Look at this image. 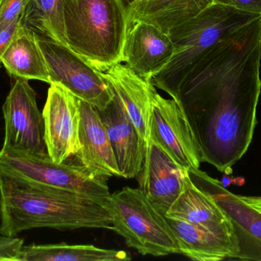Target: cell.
Returning <instances> with one entry per match:
<instances>
[{"mask_svg": "<svg viewBox=\"0 0 261 261\" xmlns=\"http://www.w3.org/2000/svg\"><path fill=\"white\" fill-rule=\"evenodd\" d=\"M261 15L216 44L170 95L202 161L227 173L248 151L261 92Z\"/></svg>", "mask_w": 261, "mask_h": 261, "instance_id": "obj_1", "label": "cell"}, {"mask_svg": "<svg viewBox=\"0 0 261 261\" xmlns=\"http://www.w3.org/2000/svg\"><path fill=\"white\" fill-rule=\"evenodd\" d=\"M113 221L101 204L72 192L0 172V234L48 228L112 230Z\"/></svg>", "mask_w": 261, "mask_h": 261, "instance_id": "obj_2", "label": "cell"}, {"mask_svg": "<svg viewBox=\"0 0 261 261\" xmlns=\"http://www.w3.org/2000/svg\"><path fill=\"white\" fill-rule=\"evenodd\" d=\"M261 15L214 4L168 32L173 57L152 78L154 87L169 95L176 91L195 65L216 44L229 38Z\"/></svg>", "mask_w": 261, "mask_h": 261, "instance_id": "obj_3", "label": "cell"}, {"mask_svg": "<svg viewBox=\"0 0 261 261\" xmlns=\"http://www.w3.org/2000/svg\"><path fill=\"white\" fill-rule=\"evenodd\" d=\"M67 45L101 70L122 62L128 29L120 0H64Z\"/></svg>", "mask_w": 261, "mask_h": 261, "instance_id": "obj_4", "label": "cell"}, {"mask_svg": "<svg viewBox=\"0 0 261 261\" xmlns=\"http://www.w3.org/2000/svg\"><path fill=\"white\" fill-rule=\"evenodd\" d=\"M106 207L111 215L112 231L122 236L129 248L154 257L179 254L165 216L152 205L139 188L125 187L110 194Z\"/></svg>", "mask_w": 261, "mask_h": 261, "instance_id": "obj_5", "label": "cell"}, {"mask_svg": "<svg viewBox=\"0 0 261 261\" xmlns=\"http://www.w3.org/2000/svg\"><path fill=\"white\" fill-rule=\"evenodd\" d=\"M0 172L72 192L105 207L110 196L108 178L94 174L71 159L55 163L50 157L0 150Z\"/></svg>", "mask_w": 261, "mask_h": 261, "instance_id": "obj_6", "label": "cell"}, {"mask_svg": "<svg viewBox=\"0 0 261 261\" xmlns=\"http://www.w3.org/2000/svg\"><path fill=\"white\" fill-rule=\"evenodd\" d=\"M45 58L50 84L65 87L78 99L97 110L107 108L114 93L101 70L64 44L38 36Z\"/></svg>", "mask_w": 261, "mask_h": 261, "instance_id": "obj_7", "label": "cell"}, {"mask_svg": "<svg viewBox=\"0 0 261 261\" xmlns=\"http://www.w3.org/2000/svg\"><path fill=\"white\" fill-rule=\"evenodd\" d=\"M3 113L5 134L1 150L50 157L44 139V118L29 80L15 79L3 104Z\"/></svg>", "mask_w": 261, "mask_h": 261, "instance_id": "obj_8", "label": "cell"}, {"mask_svg": "<svg viewBox=\"0 0 261 261\" xmlns=\"http://www.w3.org/2000/svg\"><path fill=\"white\" fill-rule=\"evenodd\" d=\"M188 175L192 182L216 202L232 224L239 248L236 260L261 261L260 210L199 169H190Z\"/></svg>", "mask_w": 261, "mask_h": 261, "instance_id": "obj_9", "label": "cell"}, {"mask_svg": "<svg viewBox=\"0 0 261 261\" xmlns=\"http://www.w3.org/2000/svg\"><path fill=\"white\" fill-rule=\"evenodd\" d=\"M150 136L178 165L199 169L202 154L176 101L165 99L153 89Z\"/></svg>", "mask_w": 261, "mask_h": 261, "instance_id": "obj_10", "label": "cell"}, {"mask_svg": "<svg viewBox=\"0 0 261 261\" xmlns=\"http://www.w3.org/2000/svg\"><path fill=\"white\" fill-rule=\"evenodd\" d=\"M47 153L55 163L74 158L80 150L78 98L61 84H50L42 111Z\"/></svg>", "mask_w": 261, "mask_h": 261, "instance_id": "obj_11", "label": "cell"}, {"mask_svg": "<svg viewBox=\"0 0 261 261\" xmlns=\"http://www.w3.org/2000/svg\"><path fill=\"white\" fill-rule=\"evenodd\" d=\"M138 176L140 189L152 205L165 216L184 191L188 170L178 165L149 137L144 165Z\"/></svg>", "mask_w": 261, "mask_h": 261, "instance_id": "obj_12", "label": "cell"}, {"mask_svg": "<svg viewBox=\"0 0 261 261\" xmlns=\"http://www.w3.org/2000/svg\"><path fill=\"white\" fill-rule=\"evenodd\" d=\"M173 52L168 33L156 26L141 21L128 26L122 62L140 78L152 81L170 61Z\"/></svg>", "mask_w": 261, "mask_h": 261, "instance_id": "obj_13", "label": "cell"}, {"mask_svg": "<svg viewBox=\"0 0 261 261\" xmlns=\"http://www.w3.org/2000/svg\"><path fill=\"white\" fill-rule=\"evenodd\" d=\"M97 110L107 129L120 177H137L144 165L147 143L141 137L123 104L115 93L113 101L107 108Z\"/></svg>", "mask_w": 261, "mask_h": 261, "instance_id": "obj_14", "label": "cell"}, {"mask_svg": "<svg viewBox=\"0 0 261 261\" xmlns=\"http://www.w3.org/2000/svg\"><path fill=\"white\" fill-rule=\"evenodd\" d=\"M80 150L75 159L97 176H120L114 153L97 109L78 99Z\"/></svg>", "mask_w": 261, "mask_h": 261, "instance_id": "obj_15", "label": "cell"}, {"mask_svg": "<svg viewBox=\"0 0 261 261\" xmlns=\"http://www.w3.org/2000/svg\"><path fill=\"white\" fill-rule=\"evenodd\" d=\"M106 79L123 104L140 135L146 143L150 136L152 81H145L126 65L116 63L101 69Z\"/></svg>", "mask_w": 261, "mask_h": 261, "instance_id": "obj_16", "label": "cell"}, {"mask_svg": "<svg viewBox=\"0 0 261 261\" xmlns=\"http://www.w3.org/2000/svg\"><path fill=\"white\" fill-rule=\"evenodd\" d=\"M165 216L203 227L238 243L232 224L226 215L210 196L192 182L189 175L184 191Z\"/></svg>", "mask_w": 261, "mask_h": 261, "instance_id": "obj_17", "label": "cell"}, {"mask_svg": "<svg viewBox=\"0 0 261 261\" xmlns=\"http://www.w3.org/2000/svg\"><path fill=\"white\" fill-rule=\"evenodd\" d=\"M166 219L176 238L179 254L198 261L233 260L237 257L239 248L234 241L199 225Z\"/></svg>", "mask_w": 261, "mask_h": 261, "instance_id": "obj_18", "label": "cell"}, {"mask_svg": "<svg viewBox=\"0 0 261 261\" xmlns=\"http://www.w3.org/2000/svg\"><path fill=\"white\" fill-rule=\"evenodd\" d=\"M215 0H136L127 10L128 26L134 21L150 23L168 33L199 15Z\"/></svg>", "mask_w": 261, "mask_h": 261, "instance_id": "obj_19", "label": "cell"}, {"mask_svg": "<svg viewBox=\"0 0 261 261\" xmlns=\"http://www.w3.org/2000/svg\"><path fill=\"white\" fill-rule=\"evenodd\" d=\"M8 74L15 79L38 80L50 84L48 68L35 33L18 28L2 57Z\"/></svg>", "mask_w": 261, "mask_h": 261, "instance_id": "obj_20", "label": "cell"}, {"mask_svg": "<svg viewBox=\"0 0 261 261\" xmlns=\"http://www.w3.org/2000/svg\"><path fill=\"white\" fill-rule=\"evenodd\" d=\"M125 251L103 249L93 245L66 243L23 245L18 261H122L130 260Z\"/></svg>", "mask_w": 261, "mask_h": 261, "instance_id": "obj_21", "label": "cell"}, {"mask_svg": "<svg viewBox=\"0 0 261 261\" xmlns=\"http://www.w3.org/2000/svg\"><path fill=\"white\" fill-rule=\"evenodd\" d=\"M64 0H30L21 24L38 36L67 46L64 18Z\"/></svg>", "mask_w": 261, "mask_h": 261, "instance_id": "obj_22", "label": "cell"}, {"mask_svg": "<svg viewBox=\"0 0 261 261\" xmlns=\"http://www.w3.org/2000/svg\"><path fill=\"white\" fill-rule=\"evenodd\" d=\"M30 0H2L0 3V30L22 15Z\"/></svg>", "mask_w": 261, "mask_h": 261, "instance_id": "obj_23", "label": "cell"}, {"mask_svg": "<svg viewBox=\"0 0 261 261\" xmlns=\"http://www.w3.org/2000/svg\"><path fill=\"white\" fill-rule=\"evenodd\" d=\"M24 240L0 234V261H18Z\"/></svg>", "mask_w": 261, "mask_h": 261, "instance_id": "obj_24", "label": "cell"}, {"mask_svg": "<svg viewBox=\"0 0 261 261\" xmlns=\"http://www.w3.org/2000/svg\"><path fill=\"white\" fill-rule=\"evenodd\" d=\"M214 3L261 15V0H215Z\"/></svg>", "mask_w": 261, "mask_h": 261, "instance_id": "obj_25", "label": "cell"}, {"mask_svg": "<svg viewBox=\"0 0 261 261\" xmlns=\"http://www.w3.org/2000/svg\"><path fill=\"white\" fill-rule=\"evenodd\" d=\"M21 18H17L12 21L7 27L0 30V67L3 65L2 63V57L4 54L5 51L7 49L8 45L10 43L11 40L16 33L19 26H21Z\"/></svg>", "mask_w": 261, "mask_h": 261, "instance_id": "obj_26", "label": "cell"}, {"mask_svg": "<svg viewBox=\"0 0 261 261\" xmlns=\"http://www.w3.org/2000/svg\"><path fill=\"white\" fill-rule=\"evenodd\" d=\"M241 197L245 201V202L249 203L250 205L254 206L257 209L260 210L261 211V197H250V196H242Z\"/></svg>", "mask_w": 261, "mask_h": 261, "instance_id": "obj_27", "label": "cell"}, {"mask_svg": "<svg viewBox=\"0 0 261 261\" xmlns=\"http://www.w3.org/2000/svg\"><path fill=\"white\" fill-rule=\"evenodd\" d=\"M120 1L122 2V4L125 6V9L128 10L130 6H132L136 0H120Z\"/></svg>", "mask_w": 261, "mask_h": 261, "instance_id": "obj_28", "label": "cell"}, {"mask_svg": "<svg viewBox=\"0 0 261 261\" xmlns=\"http://www.w3.org/2000/svg\"><path fill=\"white\" fill-rule=\"evenodd\" d=\"M1 1H2V0H0V3H1Z\"/></svg>", "mask_w": 261, "mask_h": 261, "instance_id": "obj_29", "label": "cell"}]
</instances>
